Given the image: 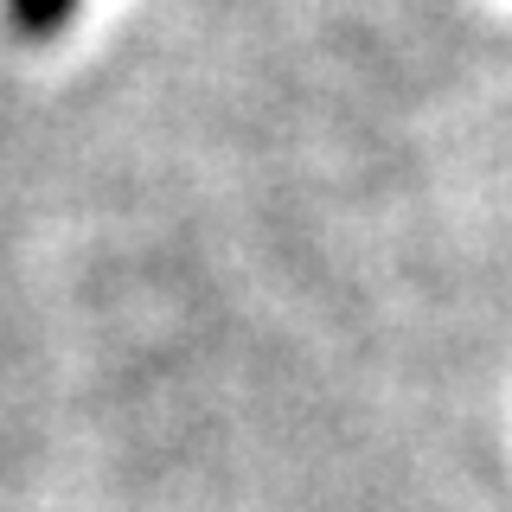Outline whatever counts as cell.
<instances>
[{
  "instance_id": "6da1fadb",
  "label": "cell",
  "mask_w": 512,
  "mask_h": 512,
  "mask_svg": "<svg viewBox=\"0 0 512 512\" xmlns=\"http://www.w3.org/2000/svg\"><path fill=\"white\" fill-rule=\"evenodd\" d=\"M71 7H77V0H7L13 26H20L26 39H52V32L71 20Z\"/></svg>"
}]
</instances>
